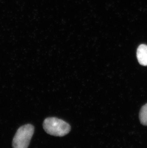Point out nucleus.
<instances>
[{"label": "nucleus", "instance_id": "nucleus-4", "mask_svg": "<svg viewBox=\"0 0 147 148\" xmlns=\"http://www.w3.org/2000/svg\"><path fill=\"white\" fill-rule=\"evenodd\" d=\"M140 123L144 126H147V103L140 109L139 115Z\"/></svg>", "mask_w": 147, "mask_h": 148}, {"label": "nucleus", "instance_id": "nucleus-2", "mask_svg": "<svg viewBox=\"0 0 147 148\" xmlns=\"http://www.w3.org/2000/svg\"><path fill=\"white\" fill-rule=\"evenodd\" d=\"M34 131L35 127L31 124L25 125L19 127L13 139V147L15 148H27Z\"/></svg>", "mask_w": 147, "mask_h": 148}, {"label": "nucleus", "instance_id": "nucleus-3", "mask_svg": "<svg viewBox=\"0 0 147 148\" xmlns=\"http://www.w3.org/2000/svg\"><path fill=\"white\" fill-rule=\"evenodd\" d=\"M137 57L140 65L147 66V45L141 44L139 46L137 51Z\"/></svg>", "mask_w": 147, "mask_h": 148}, {"label": "nucleus", "instance_id": "nucleus-1", "mask_svg": "<svg viewBox=\"0 0 147 148\" xmlns=\"http://www.w3.org/2000/svg\"><path fill=\"white\" fill-rule=\"evenodd\" d=\"M43 127L48 134L58 137L66 135L71 130V127L68 123L56 117L46 119L44 121Z\"/></svg>", "mask_w": 147, "mask_h": 148}]
</instances>
